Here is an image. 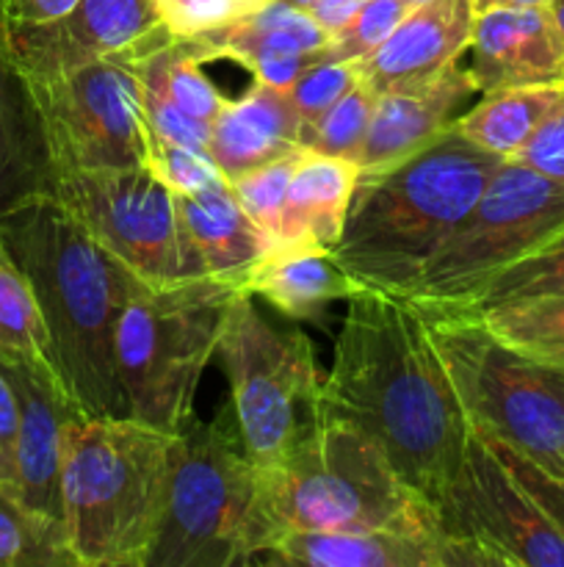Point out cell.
<instances>
[{
	"instance_id": "6da1fadb",
	"label": "cell",
	"mask_w": 564,
	"mask_h": 567,
	"mask_svg": "<svg viewBox=\"0 0 564 567\" xmlns=\"http://www.w3.org/2000/svg\"><path fill=\"white\" fill-rule=\"evenodd\" d=\"M315 404L374 437L431 507L473 432L424 313L404 293L379 288L348 297L332 371Z\"/></svg>"
},
{
	"instance_id": "7a4b0ae2",
	"label": "cell",
	"mask_w": 564,
	"mask_h": 567,
	"mask_svg": "<svg viewBox=\"0 0 564 567\" xmlns=\"http://www.w3.org/2000/svg\"><path fill=\"white\" fill-rule=\"evenodd\" d=\"M0 241L33 288L55 369L83 415H127L116 330L142 280L105 252L53 197L42 194L0 219Z\"/></svg>"
},
{
	"instance_id": "3957f363",
	"label": "cell",
	"mask_w": 564,
	"mask_h": 567,
	"mask_svg": "<svg viewBox=\"0 0 564 567\" xmlns=\"http://www.w3.org/2000/svg\"><path fill=\"white\" fill-rule=\"evenodd\" d=\"M501 164L448 125L407 158L359 172L332 255L365 288L407 293Z\"/></svg>"
},
{
	"instance_id": "277c9868",
	"label": "cell",
	"mask_w": 564,
	"mask_h": 567,
	"mask_svg": "<svg viewBox=\"0 0 564 567\" xmlns=\"http://www.w3.org/2000/svg\"><path fill=\"white\" fill-rule=\"evenodd\" d=\"M175 435L130 415H75L61 454L64 529L81 567H147L169 504Z\"/></svg>"
},
{
	"instance_id": "5b68a950",
	"label": "cell",
	"mask_w": 564,
	"mask_h": 567,
	"mask_svg": "<svg viewBox=\"0 0 564 567\" xmlns=\"http://www.w3.org/2000/svg\"><path fill=\"white\" fill-rule=\"evenodd\" d=\"M260 491L280 535L440 529L429 498L401 480L385 449L315 402L280 463L260 468Z\"/></svg>"
},
{
	"instance_id": "8992f818",
	"label": "cell",
	"mask_w": 564,
	"mask_h": 567,
	"mask_svg": "<svg viewBox=\"0 0 564 567\" xmlns=\"http://www.w3.org/2000/svg\"><path fill=\"white\" fill-rule=\"evenodd\" d=\"M276 537L230 402L213 421H188L175 435L169 504L147 567L249 565Z\"/></svg>"
},
{
	"instance_id": "52a82bcc",
	"label": "cell",
	"mask_w": 564,
	"mask_h": 567,
	"mask_svg": "<svg viewBox=\"0 0 564 567\" xmlns=\"http://www.w3.org/2000/svg\"><path fill=\"white\" fill-rule=\"evenodd\" d=\"M238 280L199 275L171 286H138L116 330V365L127 415L177 435L194 419L199 377L219 347Z\"/></svg>"
},
{
	"instance_id": "ba28073f",
	"label": "cell",
	"mask_w": 564,
	"mask_h": 567,
	"mask_svg": "<svg viewBox=\"0 0 564 567\" xmlns=\"http://www.w3.org/2000/svg\"><path fill=\"white\" fill-rule=\"evenodd\" d=\"M418 310L470 426L564 476V369L503 343L473 310Z\"/></svg>"
},
{
	"instance_id": "9c48e42d",
	"label": "cell",
	"mask_w": 564,
	"mask_h": 567,
	"mask_svg": "<svg viewBox=\"0 0 564 567\" xmlns=\"http://www.w3.org/2000/svg\"><path fill=\"white\" fill-rule=\"evenodd\" d=\"M564 233V181L503 161L462 225L404 297L418 308L464 310L495 275Z\"/></svg>"
},
{
	"instance_id": "30bf717a",
	"label": "cell",
	"mask_w": 564,
	"mask_h": 567,
	"mask_svg": "<svg viewBox=\"0 0 564 567\" xmlns=\"http://www.w3.org/2000/svg\"><path fill=\"white\" fill-rule=\"evenodd\" d=\"M216 354L249 460L271 468L296 437L299 413H310L318 396L313 343L299 327L271 324L241 288L227 305Z\"/></svg>"
},
{
	"instance_id": "8fae6325",
	"label": "cell",
	"mask_w": 564,
	"mask_h": 567,
	"mask_svg": "<svg viewBox=\"0 0 564 567\" xmlns=\"http://www.w3.org/2000/svg\"><path fill=\"white\" fill-rule=\"evenodd\" d=\"M25 81L55 177L83 169L144 166L142 92L125 48L105 59Z\"/></svg>"
},
{
	"instance_id": "7c38bea8",
	"label": "cell",
	"mask_w": 564,
	"mask_h": 567,
	"mask_svg": "<svg viewBox=\"0 0 564 567\" xmlns=\"http://www.w3.org/2000/svg\"><path fill=\"white\" fill-rule=\"evenodd\" d=\"M53 197L144 286L194 277L175 197L147 166L66 172L55 177Z\"/></svg>"
},
{
	"instance_id": "4fadbf2b",
	"label": "cell",
	"mask_w": 564,
	"mask_h": 567,
	"mask_svg": "<svg viewBox=\"0 0 564 567\" xmlns=\"http://www.w3.org/2000/svg\"><path fill=\"white\" fill-rule=\"evenodd\" d=\"M437 526L470 567H564V537L498 460L481 432L435 502Z\"/></svg>"
},
{
	"instance_id": "5bb4252c",
	"label": "cell",
	"mask_w": 564,
	"mask_h": 567,
	"mask_svg": "<svg viewBox=\"0 0 564 567\" xmlns=\"http://www.w3.org/2000/svg\"><path fill=\"white\" fill-rule=\"evenodd\" d=\"M155 22H160L155 0H81L61 20L6 22V48L25 78L53 75L127 48Z\"/></svg>"
},
{
	"instance_id": "9a60e30c",
	"label": "cell",
	"mask_w": 564,
	"mask_h": 567,
	"mask_svg": "<svg viewBox=\"0 0 564 567\" xmlns=\"http://www.w3.org/2000/svg\"><path fill=\"white\" fill-rule=\"evenodd\" d=\"M20 404L11 491L31 509L64 524L61 509V454L66 421L83 415L55 371L36 365H3Z\"/></svg>"
},
{
	"instance_id": "2e32d148",
	"label": "cell",
	"mask_w": 564,
	"mask_h": 567,
	"mask_svg": "<svg viewBox=\"0 0 564 567\" xmlns=\"http://www.w3.org/2000/svg\"><path fill=\"white\" fill-rule=\"evenodd\" d=\"M470 75L479 92L564 83V42L547 0L479 14L470 37Z\"/></svg>"
},
{
	"instance_id": "e0dca14e",
	"label": "cell",
	"mask_w": 564,
	"mask_h": 567,
	"mask_svg": "<svg viewBox=\"0 0 564 567\" xmlns=\"http://www.w3.org/2000/svg\"><path fill=\"white\" fill-rule=\"evenodd\" d=\"M302 567H470L468 554L440 529L282 532L258 557Z\"/></svg>"
},
{
	"instance_id": "ac0fdd59",
	"label": "cell",
	"mask_w": 564,
	"mask_h": 567,
	"mask_svg": "<svg viewBox=\"0 0 564 567\" xmlns=\"http://www.w3.org/2000/svg\"><path fill=\"white\" fill-rule=\"evenodd\" d=\"M473 94H479V86L459 61L435 78L382 92L354 164L368 172L407 158L451 125Z\"/></svg>"
},
{
	"instance_id": "d6986e66",
	"label": "cell",
	"mask_w": 564,
	"mask_h": 567,
	"mask_svg": "<svg viewBox=\"0 0 564 567\" xmlns=\"http://www.w3.org/2000/svg\"><path fill=\"white\" fill-rule=\"evenodd\" d=\"M476 14L468 0L415 6L376 50L357 59L359 81L376 94L435 78L470 48Z\"/></svg>"
},
{
	"instance_id": "ffe728a7",
	"label": "cell",
	"mask_w": 564,
	"mask_h": 567,
	"mask_svg": "<svg viewBox=\"0 0 564 567\" xmlns=\"http://www.w3.org/2000/svg\"><path fill=\"white\" fill-rule=\"evenodd\" d=\"M302 147V125L288 92L254 81L210 122L208 155L227 183Z\"/></svg>"
},
{
	"instance_id": "44dd1931",
	"label": "cell",
	"mask_w": 564,
	"mask_h": 567,
	"mask_svg": "<svg viewBox=\"0 0 564 567\" xmlns=\"http://www.w3.org/2000/svg\"><path fill=\"white\" fill-rule=\"evenodd\" d=\"M171 197L194 277L210 275L241 282L249 266L271 247L241 208L230 183Z\"/></svg>"
},
{
	"instance_id": "7402d4cb",
	"label": "cell",
	"mask_w": 564,
	"mask_h": 567,
	"mask_svg": "<svg viewBox=\"0 0 564 567\" xmlns=\"http://www.w3.org/2000/svg\"><path fill=\"white\" fill-rule=\"evenodd\" d=\"M53 164L25 75L6 48L0 0V219L28 199L53 194Z\"/></svg>"
},
{
	"instance_id": "603a6c76",
	"label": "cell",
	"mask_w": 564,
	"mask_h": 567,
	"mask_svg": "<svg viewBox=\"0 0 564 567\" xmlns=\"http://www.w3.org/2000/svg\"><path fill=\"white\" fill-rule=\"evenodd\" d=\"M241 288L265 299L280 313L304 321L318 319L326 305L354 297L365 286L337 264L332 249L274 244L249 266Z\"/></svg>"
},
{
	"instance_id": "cb8c5ba5",
	"label": "cell",
	"mask_w": 564,
	"mask_h": 567,
	"mask_svg": "<svg viewBox=\"0 0 564 567\" xmlns=\"http://www.w3.org/2000/svg\"><path fill=\"white\" fill-rule=\"evenodd\" d=\"M359 166L348 158L313 153L304 147L296 172L288 186L280 214L276 241L280 247H324L335 249L346 225L348 205L357 186ZM271 244V247H274Z\"/></svg>"
},
{
	"instance_id": "d4e9b609",
	"label": "cell",
	"mask_w": 564,
	"mask_h": 567,
	"mask_svg": "<svg viewBox=\"0 0 564 567\" xmlns=\"http://www.w3.org/2000/svg\"><path fill=\"white\" fill-rule=\"evenodd\" d=\"M199 39L208 48L210 61L230 59L249 70L260 61L324 53L330 33L310 17L307 9L291 6L288 0H271L254 14L199 33Z\"/></svg>"
},
{
	"instance_id": "484cf974",
	"label": "cell",
	"mask_w": 564,
	"mask_h": 567,
	"mask_svg": "<svg viewBox=\"0 0 564 567\" xmlns=\"http://www.w3.org/2000/svg\"><path fill=\"white\" fill-rule=\"evenodd\" d=\"M562 83L503 86L484 92L481 103L451 122L468 142L503 161H514L556 105Z\"/></svg>"
},
{
	"instance_id": "4316f807",
	"label": "cell",
	"mask_w": 564,
	"mask_h": 567,
	"mask_svg": "<svg viewBox=\"0 0 564 567\" xmlns=\"http://www.w3.org/2000/svg\"><path fill=\"white\" fill-rule=\"evenodd\" d=\"M0 365H36L59 374L31 282L3 241H0Z\"/></svg>"
},
{
	"instance_id": "83f0119b",
	"label": "cell",
	"mask_w": 564,
	"mask_h": 567,
	"mask_svg": "<svg viewBox=\"0 0 564 567\" xmlns=\"http://www.w3.org/2000/svg\"><path fill=\"white\" fill-rule=\"evenodd\" d=\"M0 567H81L61 520L28 507L0 480Z\"/></svg>"
},
{
	"instance_id": "f1b7e54d",
	"label": "cell",
	"mask_w": 564,
	"mask_h": 567,
	"mask_svg": "<svg viewBox=\"0 0 564 567\" xmlns=\"http://www.w3.org/2000/svg\"><path fill=\"white\" fill-rule=\"evenodd\" d=\"M473 313L512 349L564 369V293L514 299Z\"/></svg>"
},
{
	"instance_id": "f546056e",
	"label": "cell",
	"mask_w": 564,
	"mask_h": 567,
	"mask_svg": "<svg viewBox=\"0 0 564 567\" xmlns=\"http://www.w3.org/2000/svg\"><path fill=\"white\" fill-rule=\"evenodd\" d=\"M551 293H564V233L547 247L536 249L534 255L492 277L464 310L492 308L514 299L551 297Z\"/></svg>"
},
{
	"instance_id": "4dcf8cb0",
	"label": "cell",
	"mask_w": 564,
	"mask_h": 567,
	"mask_svg": "<svg viewBox=\"0 0 564 567\" xmlns=\"http://www.w3.org/2000/svg\"><path fill=\"white\" fill-rule=\"evenodd\" d=\"M379 94L365 81H357L302 138V147L332 158H357L370 127Z\"/></svg>"
},
{
	"instance_id": "1f68e13d",
	"label": "cell",
	"mask_w": 564,
	"mask_h": 567,
	"mask_svg": "<svg viewBox=\"0 0 564 567\" xmlns=\"http://www.w3.org/2000/svg\"><path fill=\"white\" fill-rule=\"evenodd\" d=\"M304 147L293 150V153L282 155V158L271 161V164L258 166V169L247 172V175H238L236 181H230L232 194L241 203V208L247 210L249 219L258 225V230L269 238L271 244L276 241V230H280V214L282 203H285L288 186H291V177L296 172L299 158H302Z\"/></svg>"
},
{
	"instance_id": "d6a6232c",
	"label": "cell",
	"mask_w": 564,
	"mask_h": 567,
	"mask_svg": "<svg viewBox=\"0 0 564 567\" xmlns=\"http://www.w3.org/2000/svg\"><path fill=\"white\" fill-rule=\"evenodd\" d=\"M144 142H147L144 166L171 194H197L205 192V188L227 183V177L221 175L219 166L210 161L208 153H199V150L169 142V138L158 136V133L147 131V127H144Z\"/></svg>"
},
{
	"instance_id": "836d02e7",
	"label": "cell",
	"mask_w": 564,
	"mask_h": 567,
	"mask_svg": "<svg viewBox=\"0 0 564 567\" xmlns=\"http://www.w3.org/2000/svg\"><path fill=\"white\" fill-rule=\"evenodd\" d=\"M407 0H365L357 14L337 33H332L324 48V61H357L379 48L398 28V22L412 11Z\"/></svg>"
},
{
	"instance_id": "e575fe53",
	"label": "cell",
	"mask_w": 564,
	"mask_h": 567,
	"mask_svg": "<svg viewBox=\"0 0 564 567\" xmlns=\"http://www.w3.org/2000/svg\"><path fill=\"white\" fill-rule=\"evenodd\" d=\"M357 81V61H318L296 78V83L288 89V97L296 109L302 138Z\"/></svg>"
},
{
	"instance_id": "d590c367",
	"label": "cell",
	"mask_w": 564,
	"mask_h": 567,
	"mask_svg": "<svg viewBox=\"0 0 564 567\" xmlns=\"http://www.w3.org/2000/svg\"><path fill=\"white\" fill-rule=\"evenodd\" d=\"M481 435H484V432H481ZM484 437L492 446V452L498 454V460L506 465L509 474L523 485V491L534 498V504L542 509V515L551 520L553 529L564 537V476H556L551 474V471L540 468V465L531 463L529 457H523V454L514 452L506 443L495 441V437Z\"/></svg>"
},
{
	"instance_id": "8d00e7d4",
	"label": "cell",
	"mask_w": 564,
	"mask_h": 567,
	"mask_svg": "<svg viewBox=\"0 0 564 567\" xmlns=\"http://www.w3.org/2000/svg\"><path fill=\"white\" fill-rule=\"evenodd\" d=\"M514 161L542 172V175L564 181V83L547 120L542 122L540 131L534 133V138L525 144L523 153Z\"/></svg>"
},
{
	"instance_id": "74e56055",
	"label": "cell",
	"mask_w": 564,
	"mask_h": 567,
	"mask_svg": "<svg viewBox=\"0 0 564 567\" xmlns=\"http://www.w3.org/2000/svg\"><path fill=\"white\" fill-rule=\"evenodd\" d=\"M17 432H20V404H17L14 385L0 365V480L11 485L14 476Z\"/></svg>"
},
{
	"instance_id": "f35d334b",
	"label": "cell",
	"mask_w": 564,
	"mask_h": 567,
	"mask_svg": "<svg viewBox=\"0 0 564 567\" xmlns=\"http://www.w3.org/2000/svg\"><path fill=\"white\" fill-rule=\"evenodd\" d=\"M81 0H3L6 22L14 25H42L70 14Z\"/></svg>"
},
{
	"instance_id": "ab89813d",
	"label": "cell",
	"mask_w": 564,
	"mask_h": 567,
	"mask_svg": "<svg viewBox=\"0 0 564 567\" xmlns=\"http://www.w3.org/2000/svg\"><path fill=\"white\" fill-rule=\"evenodd\" d=\"M363 3L365 0H313V3L307 6V11L310 17H313V20L332 37V33L341 31V28L357 14Z\"/></svg>"
},
{
	"instance_id": "60d3db41",
	"label": "cell",
	"mask_w": 564,
	"mask_h": 567,
	"mask_svg": "<svg viewBox=\"0 0 564 567\" xmlns=\"http://www.w3.org/2000/svg\"><path fill=\"white\" fill-rule=\"evenodd\" d=\"M473 14H487V11L495 9H514V6H531V3H542V0H468Z\"/></svg>"
},
{
	"instance_id": "b9f144b4",
	"label": "cell",
	"mask_w": 564,
	"mask_h": 567,
	"mask_svg": "<svg viewBox=\"0 0 564 567\" xmlns=\"http://www.w3.org/2000/svg\"><path fill=\"white\" fill-rule=\"evenodd\" d=\"M547 6H551V14L553 20H556V28L558 33H562V42H564V0H547Z\"/></svg>"
},
{
	"instance_id": "7bdbcfd3",
	"label": "cell",
	"mask_w": 564,
	"mask_h": 567,
	"mask_svg": "<svg viewBox=\"0 0 564 567\" xmlns=\"http://www.w3.org/2000/svg\"><path fill=\"white\" fill-rule=\"evenodd\" d=\"M288 3H291V6H299V9H307V6L313 3V0H288Z\"/></svg>"
},
{
	"instance_id": "ee69618b",
	"label": "cell",
	"mask_w": 564,
	"mask_h": 567,
	"mask_svg": "<svg viewBox=\"0 0 564 567\" xmlns=\"http://www.w3.org/2000/svg\"><path fill=\"white\" fill-rule=\"evenodd\" d=\"M249 6H252V9H263L265 3H271V0H247Z\"/></svg>"
},
{
	"instance_id": "f6af8a7d",
	"label": "cell",
	"mask_w": 564,
	"mask_h": 567,
	"mask_svg": "<svg viewBox=\"0 0 564 567\" xmlns=\"http://www.w3.org/2000/svg\"><path fill=\"white\" fill-rule=\"evenodd\" d=\"M409 6H420V3H426V0H407Z\"/></svg>"
}]
</instances>
